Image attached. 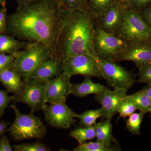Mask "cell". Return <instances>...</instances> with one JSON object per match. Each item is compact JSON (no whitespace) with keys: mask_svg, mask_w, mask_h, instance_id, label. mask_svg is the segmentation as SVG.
<instances>
[{"mask_svg":"<svg viewBox=\"0 0 151 151\" xmlns=\"http://www.w3.org/2000/svg\"><path fill=\"white\" fill-rule=\"evenodd\" d=\"M10 125H11V123L9 122L4 121H0V137L7 132V127Z\"/></svg>","mask_w":151,"mask_h":151,"instance_id":"d590c367","label":"cell"},{"mask_svg":"<svg viewBox=\"0 0 151 151\" xmlns=\"http://www.w3.org/2000/svg\"><path fill=\"white\" fill-rule=\"evenodd\" d=\"M137 110L134 104L127 95L119 106L118 113L120 118H126L135 113Z\"/></svg>","mask_w":151,"mask_h":151,"instance_id":"f1b7e54d","label":"cell"},{"mask_svg":"<svg viewBox=\"0 0 151 151\" xmlns=\"http://www.w3.org/2000/svg\"><path fill=\"white\" fill-rule=\"evenodd\" d=\"M126 9L116 1L94 17L95 25L106 32L118 33L124 21Z\"/></svg>","mask_w":151,"mask_h":151,"instance_id":"8fae6325","label":"cell"},{"mask_svg":"<svg viewBox=\"0 0 151 151\" xmlns=\"http://www.w3.org/2000/svg\"><path fill=\"white\" fill-rule=\"evenodd\" d=\"M13 95L9 96L6 90H0V119L2 117L6 108L12 101Z\"/></svg>","mask_w":151,"mask_h":151,"instance_id":"f546056e","label":"cell"},{"mask_svg":"<svg viewBox=\"0 0 151 151\" xmlns=\"http://www.w3.org/2000/svg\"><path fill=\"white\" fill-rule=\"evenodd\" d=\"M151 4V0H133L130 6L140 12Z\"/></svg>","mask_w":151,"mask_h":151,"instance_id":"d6a6232c","label":"cell"},{"mask_svg":"<svg viewBox=\"0 0 151 151\" xmlns=\"http://www.w3.org/2000/svg\"><path fill=\"white\" fill-rule=\"evenodd\" d=\"M96 58L95 55L89 53L68 57L63 61V72L70 78L80 75L104 78Z\"/></svg>","mask_w":151,"mask_h":151,"instance_id":"ba28073f","label":"cell"},{"mask_svg":"<svg viewBox=\"0 0 151 151\" xmlns=\"http://www.w3.org/2000/svg\"><path fill=\"white\" fill-rule=\"evenodd\" d=\"M6 4V0H0V5L2 6L3 7H5Z\"/></svg>","mask_w":151,"mask_h":151,"instance_id":"ab89813d","label":"cell"},{"mask_svg":"<svg viewBox=\"0 0 151 151\" xmlns=\"http://www.w3.org/2000/svg\"><path fill=\"white\" fill-rule=\"evenodd\" d=\"M103 111L102 108L92 109L85 111L81 114H78L77 118L79 119L80 126L90 127L95 126L97 119L102 117Z\"/></svg>","mask_w":151,"mask_h":151,"instance_id":"7402d4cb","label":"cell"},{"mask_svg":"<svg viewBox=\"0 0 151 151\" xmlns=\"http://www.w3.org/2000/svg\"><path fill=\"white\" fill-rule=\"evenodd\" d=\"M128 90L114 89L95 94V100L102 106L103 119H112L113 116L118 113L119 106L127 96Z\"/></svg>","mask_w":151,"mask_h":151,"instance_id":"4fadbf2b","label":"cell"},{"mask_svg":"<svg viewBox=\"0 0 151 151\" xmlns=\"http://www.w3.org/2000/svg\"><path fill=\"white\" fill-rule=\"evenodd\" d=\"M96 60L103 78L114 89L129 90L135 83L133 74L114 60L101 59Z\"/></svg>","mask_w":151,"mask_h":151,"instance_id":"9c48e42d","label":"cell"},{"mask_svg":"<svg viewBox=\"0 0 151 151\" xmlns=\"http://www.w3.org/2000/svg\"><path fill=\"white\" fill-rule=\"evenodd\" d=\"M143 89L147 93L151 100V86L147 85L143 88Z\"/></svg>","mask_w":151,"mask_h":151,"instance_id":"f35d334b","label":"cell"},{"mask_svg":"<svg viewBox=\"0 0 151 151\" xmlns=\"http://www.w3.org/2000/svg\"><path fill=\"white\" fill-rule=\"evenodd\" d=\"M15 57V54L0 53V73L10 69Z\"/></svg>","mask_w":151,"mask_h":151,"instance_id":"4dcf8cb0","label":"cell"},{"mask_svg":"<svg viewBox=\"0 0 151 151\" xmlns=\"http://www.w3.org/2000/svg\"><path fill=\"white\" fill-rule=\"evenodd\" d=\"M140 14L144 21L151 28V4L143 9Z\"/></svg>","mask_w":151,"mask_h":151,"instance_id":"e575fe53","label":"cell"},{"mask_svg":"<svg viewBox=\"0 0 151 151\" xmlns=\"http://www.w3.org/2000/svg\"><path fill=\"white\" fill-rule=\"evenodd\" d=\"M45 120L52 127L58 129H68L76 122L78 114L65 103H52L42 110Z\"/></svg>","mask_w":151,"mask_h":151,"instance_id":"30bf717a","label":"cell"},{"mask_svg":"<svg viewBox=\"0 0 151 151\" xmlns=\"http://www.w3.org/2000/svg\"><path fill=\"white\" fill-rule=\"evenodd\" d=\"M117 34L128 43L151 42V28L144 21L139 12L131 6L126 9L123 23Z\"/></svg>","mask_w":151,"mask_h":151,"instance_id":"5b68a950","label":"cell"},{"mask_svg":"<svg viewBox=\"0 0 151 151\" xmlns=\"http://www.w3.org/2000/svg\"><path fill=\"white\" fill-rule=\"evenodd\" d=\"M29 43L19 40L8 34H0V53L15 54L24 48Z\"/></svg>","mask_w":151,"mask_h":151,"instance_id":"ac0fdd59","label":"cell"},{"mask_svg":"<svg viewBox=\"0 0 151 151\" xmlns=\"http://www.w3.org/2000/svg\"><path fill=\"white\" fill-rule=\"evenodd\" d=\"M132 61L136 66L151 61V42L128 43L123 52L116 61Z\"/></svg>","mask_w":151,"mask_h":151,"instance_id":"5bb4252c","label":"cell"},{"mask_svg":"<svg viewBox=\"0 0 151 151\" xmlns=\"http://www.w3.org/2000/svg\"><path fill=\"white\" fill-rule=\"evenodd\" d=\"M7 9L3 7L0 10V34H7Z\"/></svg>","mask_w":151,"mask_h":151,"instance_id":"1f68e13d","label":"cell"},{"mask_svg":"<svg viewBox=\"0 0 151 151\" xmlns=\"http://www.w3.org/2000/svg\"><path fill=\"white\" fill-rule=\"evenodd\" d=\"M2 7H3L2 6H1V5H0V10H1V9H2Z\"/></svg>","mask_w":151,"mask_h":151,"instance_id":"60d3db41","label":"cell"},{"mask_svg":"<svg viewBox=\"0 0 151 151\" xmlns=\"http://www.w3.org/2000/svg\"><path fill=\"white\" fill-rule=\"evenodd\" d=\"M61 25L58 0H37L7 16V34L20 40L42 44L50 50Z\"/></svg>","mask_w":151,"mask_h":151,"instance_id":"6da1fadb","label":"cell"},{"mask_svg":"<svg viewBox=\"0 0 151 151\" xmlns=\"http://www.w3.org/2000/svg\"><path fill=\"white\" fill-rule=\"evenodd\" d=\"M115 147L109 148L102 143L96 141L95 142H86L79 144L73 149L74 151H113L117 150Z\"/></svg>","mask_w":151,"mask_h":151,"instance_id":"d4e9b609","label":"cell"},{"mask_svg":"<svg viewBox=\"0 0 151 151\" xmlns=\"http://www.w3.org/2000/svg\"><path fill=\"white\" fill-rule=\"evenodd\" d=\"M61 29L50 56L62 61L83 53L96 56L93 45L94 17L90 10L69 11L61 7Z\"/></svg>","mask_w":151,"mask_h":151,"instance_id":"7a4b0ae2","label":"cell"},{"mask_svg":"<svg viewBox=\"0 0 151 151\" xmlns=\"http://www.w3.org/2000/svg\"><path fill=\"white\" fill-rule=\"evenodd\" d=\"M128 44L117 34L106 32L95 25L93 45L97 57L116 61Z\"/></svg>","mask_w":151,"mask_h":151,"instance_id":"8992f818","label":"cell"},{"mask_svg":"<svg viewBox=\"0 0 151 151\" xmlns=\"http://www.w3.org/2000/svg\"><path fill=\"white\" fill-rule=\"evenodd\" d=\"M17 4V9H19L37 0H16Z\"/></svg>","mask_w":151,"mask_h":151,"instance_id":"8d00e7d4","label":"cell"},{"mask_svg":"<svg viewBox=\"0 0 151 151\" xmlns=\"http://www.w3.org/2000/svg\"><path fill=\"white\" fill-rule=\"evenodd\" d=\"M139 78L138 82L151 86V61L138 65Z\"/></svg>","mask_w":151,"mask_h":151,"instance_id":"83f0119b","label":"cell"},{"mask_svg":"<svg viewBox=\"0 0 151 151\" xmlns=\"http://www.w3.org/2000/svg\"><path fill=\"white\" fill-rule=\"evenodd\" d=\"M14 151H51L48 146L37 141L32 143H22L17 145H14Z\"/></svg>","mask_w":151,"mask_h":151,"instance_id":"484cf974","label":"cell"},{"mask_svg":"<svg viewBox=\"0 0 151 151\" xmlns=\"http://www.w3.org/2000/svg\"><path fill=\"white\" fill-rule=\"evenodd\" d=\"M70 77L61 73L55 78L47 81L46 90L47 103H65L71 94Z\"/></svg>","mask_w":151,"mask_h":151,"instance_id":"7c38bea8","label":"cell"},{"mask_svg":"<svg viewBox=\"0 0 151 151\" xmlns=\"http://www.w3.org/2000/svg\"><path fill=\"white\" fill-rule=\"evenodd\" d=\"M111 90L107 86L95 83L91 77L85 76L84 80L79 84H72L71 94L76 97H84L91 94H98Z\"/></svg>","mask_w":151,"mask_h":151,"instance_id":"2e32d148","label":"cell"},{"mask_svg":"<svg viewBox=\"0 0 151 151\" xmlns=\"http://www.w3.org/2000/svg\"><path fill=\"white\" fill-rule=\"evenodd\" d=\"M63 73V61L50 56L40 63L29 78L48 81Z\"/></svg>","mask_w":151,"mask_h":151,"instance_id":"9a60e30c","label":"cell"},{"mask_svg":"<svg viewBox=\"0 0 151 151\" xmlns=\"http://www.w3.org/2000/svg\"><path fill=\"white\" fill-rule=\"evenodd\" d=\"M117 1L119 4H121L125 8H127L131 6L133 0H117Z\"/></svg>","mask_w":151,"mask_h":151,"instance_id":"74e56055","label":"cell"},{"mask_svg":"<svg viewBox=\"0 0 151 151\" xmlns=\"http://www.w3.org/2000/svg\"><path fill=\"white\" fill-rule=\"evenodd\" d=\"M117 0H88L89 9L96 17Z\"/></svg>","mask_w":151,"mask_h":151,"instance_id":"4316f807","label":"cell"},{"mask_svg":"<svg viewBox=\"0 0 151 151\" xmlns=\"http://www.w3.org/2000/svg\"><path fill=\"white\" fill-rule=\"evenodd\" d=\"M146 113L140 111L139 113H133L129 116L126 121V128L133 134L141 135V125Z\"/></svg>","mask_w":151,"mask_h":151,"instance_id":"603a6c76","label":"cell"},{"mask_svg":"<svg viewBox=\"0 0 151 151\" xmlns=\"http://www.w3.org/2000/svg\"><path fill=\"white\" fill-rule=\"evenodd\" d=\"M48 47L38 42H29L23 49L15 54L11 69L24 79L29 78L40 63L50 56Z\"/></svg>","mask_w":151,"mask_h":151,"instance_id":"277c9868","label":"cell"},{"mask_svg":"<svg viewBox=\"0 0 151 151\" xmlns=\"http://www.w3.org/2000/svg\"><path fill=\"white\" fill-rule=\"evenodd\" d=\"M104 121L97 123L95 125L96 141L102 143L109 148L114 147L112 143L115 139L112 132L111 119H104Z\"/></svg>","mask_w":151,"mask_h":151,"instance_id":"d6986e66","label":"cell"},{"mask_svg":"<svg viewBox=\"0 0 151 151\" xmlns=\"http://www.w3.org/2000/svg\"><path fill=\"white\" fill-rule=\"evenodd\" d=\"M22 78L19 74L11 68L0 73V82L8 93L17 94L21 92L24 86Z\"/></svg>","mask_w":151,"mask_h":151,"instance_id":"e0dca14e","label":"cell"},{"mask_svg":"<svg viewBox=\"0 0 151 151\" xmlns=\"http://www.w3.org/2000/svg\"><path fill=\"white\" fill-rule=\"evenodd\" d=\"M69 135L78 141L79 144L92 140L96 138L95 125L90 127L80 126L72 130Z\"/></svg>","mask_w":151,"mask_h":151,"instance_id":"44dd1931","label":"cell"},{"mask_svg":"<svg viewBox=\"0 0 151 151\" xmlns=\"http://www.w3.org/2000/svg\"><path fill=\"white\" fill-rule=\"evenodd\" d=\"M10 107L16 116L14 123L7 129V132L12 139L18 141L44 138L47 131L40 118L36 116L32 112L29 114L22 113L15 103L11 105Z\"/></svg>","mask_w":151,"mask_h":151,"instance_id":"3957f363","label":"cell"},{"mask_svg":"<svg viewBox=\"0 0 151 151\" xmlns=\"http://www.w3.org/2000/svg\"><path fill=\"white\" fill-rule=\"evenodd\" d=\"M47 82L32 78L24 79L22 90L19 94H14L12 101L26 104L32 113L43 110L47 105Z\"/></svg>","mask_w":151,"mask_h":151,"instance_id":"52a82bcc","label":"cell"},{"mask_svg":"<svg viewBox=\"0 0 151 151\" xmlns=\"http://www.w3.org/2000/svg\"><path fill=\"white\" fill-rule=\"evenodd\" d=\"M63 8L69 11L89 10L88 0H58Z\"/></svg>","mask_w":151,"mask_h":151,"instance_id":"cb8c5ba5","label":"cell"},{"mask_svg":"<svg viewBox=\"0 0 151 151\" xmlns=\"http://www.w3.org/2000/svg\"><path fill=\"white\" fill-rule=\"evenodd\" d=\"M127 95L137 110L149 113L151 116V100L143 89L131 95Z\"/></svg>","mask_w":151,"mask_h":151,"instance_id":"ffe728a7","label":"cell"},{"mask_svg":"<svg viewBox=\"0 0 151 151\" xmlns=\"http://www.w3.org/2000/svg\"><path fill=\"white\" fill-rule=\"evenodd\" d=\"M13 147L11 145L10 142L7 137L3 134L0 137V151H12Z\"/></svg>","mask_w":151,"mask_h":151,"instance_id":"836d02e7","label":"cell"}]
</instances>
